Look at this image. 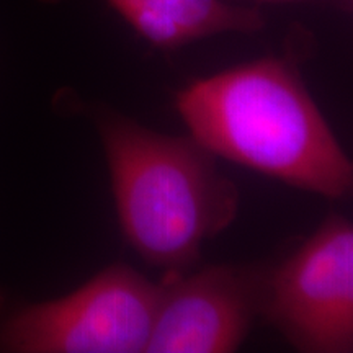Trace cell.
I'll return each instance as SVG.
<instances>
[{
	"label": "cell",
	"instance_id": "cell-4",
	"mask_svg": "<svg viewBox=\"0 0 353 353\" xmlns=\"http://www.w3.org/2000/svg\"><path fill=\"white\" fill-rule=\"evenodd\" d=\"M262 319L298 352H353V226L345 216L330 214L268 268Z\"/></svg>",
	"mask_w": 353,
	"mask_h": 353
},
{
	"label": "cell",
	"instance_id": "cell-7",
	"mask_svg": "<svg viewBox=\"0 0 353 353\" xmlns=\"http://www.w3.org/2000/svg\"><path fill=\"white\" fill-rule=\"evenodd\" d=\"M254 2H301V0H254Z\"/></svg>",
	"mask_w": 353,
	"mask_h": 353
},
{
	"label": "cell",
	"instance_id": "cell-3",
	"mask_svg": "<svg viewBox=\"0 0 353 353\" xmlns=\"http://www.w3.org/2000/svg\"><path fill=\"white\" fill-rule=\"evenodd\" d=\"M159 296L161 283L110 265L72 293L15 309L0 324V350L144 353Z\"/></svg>",
	"mask_w": 353,
	"mask_h": 353
},
{
	"label": "cell",
	"instance_id": "cell-6",
	"mask_svg": "<svg viewBox=\"0 0 353 353\" xmlns=\"http://www.w3.org/2000/svg\"><path fill=\"white\" fill-rule=\"evenodd\" d=\"M57 3L59 0H39ZM128 25L159 50H179L190 43L226 33L254 34L263 30L259 8L228 0H103Z\"/></svg>",
	"mask_w": 353,
	"mask_h": 353
},
{
	"label": "cell",
	"instance_id": "cell-2",
	"mask_svg": "<svg viewBox=\"0 0 353 353\" xmlns=\"http://www.w3.org/2000/svg\"><path fill=\"white\" fill-rule=\"evenodd\" d=\"M94 121L128 244L165 275L188 272L239 214L236 183L192 136L162 134L105 107Z\"/></svg>",
	"mask_w": 353,
	"mask_h": 353
},
{
	"label": "cell",
	"instance_id": "cell-5",
	"mask_svg": "<svg viewBox=\"0 0 353 353\" xmlns=\"http://www.w3.org/2000/svg\"><path fill=\"white\" fill-rule=\"evenodd\" d=\"M268 268L210 265L169 273L144 353H231L262 317Z\"/></svg>",
	"mask_w": 353,
	"mask_h": 353
},
{
	"label": "cell",
	"instance_id": "cell-1",
	"mask_svg": "<svg viewBox=\"0 0 353 353\" xmlns=\"http://www.w3.org/2000/svg\"><path fill=\"white\" fill-rule=\"evenodd\" d=\"M175 105L190 136L214 157L332 200L352 193L350 157L293 56L260 57L198 79Z\"/></svg>",
	"mask_w": 353,
	"mask_h": 353
}]
</instances>
